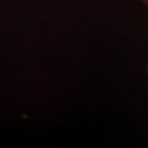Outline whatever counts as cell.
I'll list each match as a JSON object with an SVG mask.
<instances>
[{
	"label": "cell",
	"mask_w": 148,
	"mask_h": 148,
	"mask_svg": "<svg viewBox=\"0 0 148 148\" xmlns=\"http://www.w3.org/2000/svg\"><path fill=\"white\" fill-rule=\"evenodd\" d=\"M140 1L143 3V4L144 5V7L148 10V0H140Z\"/></svg>",
	"instance_id": "6da1fadb"
},
{
	"label": "cell",
	"mask_w": 148,
	"mask_h": 148,
	"mask_svg": "<svg viewBox=\"0 0 148 148\" xmlns=\"http://www.w3.org/2000/svg\"><path fill=\"white\" fill-rule=\"evenodd\" d=\"M146 72H147V75H148V64H147V66H146Z\"/></svg>",
	"instance_id": "7a4b0ae2"
}]
</instances>
